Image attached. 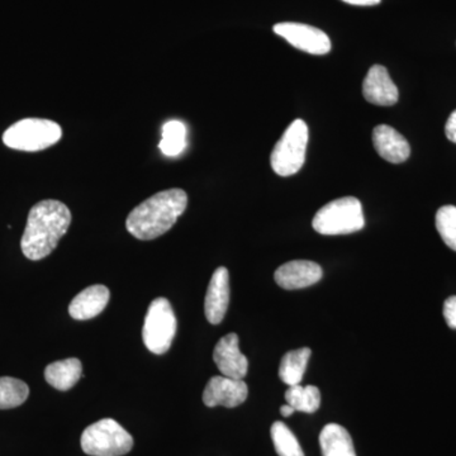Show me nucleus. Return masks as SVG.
Instances as JSON below:
<instances>
[{
  "label": "nucleus",
  "instance_id": "nucleus-17",
  "mask_svg": "<svg viewBox=\"0 0 456 456\" xmlns=\"http://www.w3.org/2000/svg\"><path fill=\"white\" fill-rule=\"evenodd\" d=\"M323 456H356L349 431L338 424H329L320 434Z\"/></svg>",
  "mask_w": 456,
  "mask_h": 456
},
{
  "label": "nucleus",
  "instance_id": "nucleus-26",
  "mask_svg": "<svg viewBox=\"0 0 456 456\" xmlns=\"http://www.w3.org/2000/svg\"><path fill=\"white\" fill-rule=\"evenodd\" d=\"M351 5H359V7H371V5L379 4L382 0H342Z\"/></svg>",
  "mask_w": 456,
  "mask_h": 456
},
{
  "label": "nucleus",
  "instance_id": "nucleus-5",
  "mask_svg": "<svg viewBox=\"0 0 456 456\" xmlns=\"http://www.w3.org/2000/svg\"><path fill=\"white\" fill-rule=\"evenodd\" d=\"M82 449L90 456H122L134 448V439L118 422L104 419L88 426L82 435Z\"/></svg>",
  "mask_w": 456,
  "mask_h": 456
},
{
  "label": "nucleus",
  "instance_id": "nucleus-13",
  "mask_svg": "<svg viewBox=\"0 0 456 456\" xmlns=\"http://www.w3.org/2000/svg\"><path fill=\"white\" fill-rule=\"evenodd\" d=\"M362 95L369 103L380 107L395 106L398 102V88L388 70L382 65L371 66L362 83Z\"/></svg>",
  "mask_w": 456,
  "mask_h": 456
},
{
  "label": "nucleus",
  "instance_id": "nucleus-11",
  "mask_svg": "<svg viewBox=\"0 0 456 456\" xmlns=\"http://www.w3.org/2000/svg\"><path fill=\"white\" fill-rule=\"evenodd\" d=\"M323 277V270L317 263L308 260H294L279 266L274 279L279 287L287 290L303 289L318 283Z\"/></svg>",
  "mask_w": 456,
  "mask_h": 456
},
{
  "label": "nucleus",
  "instance_id": "nucleus-8",
  "mask_svg": "<svg viewBox=\"0 0 456 456\" xmlns=\"http://www.w3.org/2000/svg\"><path fill=\"white\" fill-rule=\"evenodd\" d=\"M273 31L289 42L296 49L312 55H326L331 51V41L329 36L316 27L303 25V23L284 22L273 27Z\"/></svg>",
  "mask_w": 456,
  "mask_h": 456
},
{
  "label": "nucleus",
  "instance_id": "nucleus-12",
  "mask_svg": "<svg viewBox=\"0 0 456 456\" xmlns=\"http://www.w3.org/2000/svg\"><path fill=\"white\" fill-rule=\"evenodd\" d=\"M230 274L228 270L221 266L213 273L206 299H204V312L207 320L212 325H218L226 316L228 305H230Z\"/></svg>",
  "mask_w": 456,
  "mask_h": 456
},
{
  "label": "nucleus",
  "instance_id": "nucleus-14",
  "mask_svg": "<svg viewBox=\"0 0 456 456\" xmlns=\"http://www.w3.org/2000/svg\"><path fill=\"white\" fill-rule=\"evenodd\" d=\"M373 145L375 151L388 163H404L411 155L408 141L388 125H379L374 128Z\"/></svg>",
  "mask_w": 456,
  "mask_h": 456
},
{
  "label": "nucleus",
  "instance_id": "nucleus-4",
  "mask_svg": "<svg viewBox=\"0 0 456 456\" xmlns=\"http://www.w3.org/2000/svg\"><path fill=\"white\" fill-rule=\"evenodd\" d=\"M61 137V127L56 122L44 118H25L4 132L3 142L20 151L36 152L55 145Z\"/></svg>",
  "mask_w": 456,
  "mask_h": 456
},
{
  "label": "nucleus",
  "instance_id": "nucleus-16",
  "mask_svg": "<svg viewBox=\"0 0 456 456\" xmlns=\"http://www.w3.org/2000/svg\"><path fill=\"white\" fill-rule=\"evenodd\" d=\"M82 362L77 358L60 360L45 369V379L57 391H69L82 378Z\"/></svg>",
  "mask_w": 456,
  "mask_h": 456
},
{
  "label": "nucleus",
  "instance_id": "nucleus-2",
  "mask_svg": "<svg viewBox=\"0 0 456 456\" xmlns=\"http://www.w3.org/2000/svg\"><path fill=\"white\" fill-rule=\"evenodd\" d=\"M188 206L183 189L159 191L132 209L126 221L128 232L142 241L158 239L175 224Z\"/></svg>",
  "mask_w": 456,
  "mask_h": 456
},
{
  "label": "nucleus",
  "instance_id": "nucleus-18",
  "mask_svg": "<svg viewBox=\"0 0 456 456\" xmlns=\"http://www.w3.org/2000/svg\"><path fill=\"white\" fill-rule=\"evenodd\" d=\"M311 355L312 351L308 347H302V349L292 350L285 354L281 359V367H279V377H281V382L289 387L301 384Z\"/></svg>",
  "mask_w": 456,
  "mask_h": 456
},
{
  "label": "nucleus",
  "instance_id": "nucleus-22",
  "mask_svg": "<svg viewBox=\"0 0 456 456\" xmlns=\"http://www.w3.org/2000/svg\"><path fill=\"white\" fill-rule=\"evenodd\" d=\"M272 439L279 456H305L298 440L284 422L277 421L273 424Z\"/></svg>",
  "mask_w": 456,
  "mask_h": 456
},
{
  "label": "nucleus",
  "instance_id": "nucleus-9",
  "mask_svg": "<svg viewBox=\"0 0 456 456\" xmlns=\"http://www.w3.org/2000/svg\"><path fill=\"white\" fill-rule=\"evenodd\" d=\"M248 395V384L244 379L218 375L207 383L203 392V402L207 407L224 406L235 408L244 403Z\"/></svg>",
  "mask_w": 456,
  "mask_h": 456
},
{
  "label": "nucleus",
  "instance_id": "nucleus-6",
  "mask_svg": "<svg viewBox=\"0 0 456 456\" xmlns=\"http://www.w3.org/2000/svg\"><path fill=\"white\" fill-rule=\"evenodd\" d=\"M308 143V126L303 119H296L284 131L270 156V165L281 176H290L302 169Z\"/></svg>",
  "mask_w": 456,
  "mask_h": 456
},
{
  "label": "nucleus",
  "instance_id": "nucleus-20",
  "mask_svg": "<svg viewBox=\"0 0 456 456\" xmlns=\"http://www.w3.org/2000/svg\"><path fill=\"white\" fill-rule=\"evenodd\" d=\"M187 146V127L182 121H169L163 126V134L159 149L165 156H178Z\"/></svg>",
  "mask_w": 456,
  "mask_h": 456
},
{
  "label": "nucleus",
  "instance_id": "nucleus-15",
  "mask_svg": "<svg viewBox=\"0 0 456 456\" xmlns=\"http://www.w3.org/2000/svg\"><path fill=\"white\" fill-rule=\"evenodd\" d=\"M110 293L106 285L97 284L77 294L69 305V314L77 321L97 317L107 307Z\"/></svg>",
  "mask_w": 456,
  "mask_h": 456
},
{
  "label": "nucleus",
  "instance_id": "nucleus-3",
  "mask_svg": "<svg viewBox=\"0 0 456 456\" xmlns=\"http://www.w3.org/2000/svg\"><path fill=\"white\" fill-rule=\"evenodd\" d=\"M312 226L321 235H349L365 226L364 212L358 198L344 197L332 200L320 209Z\"/></svg>",
  "mask_w": 456,
  "mask_h": 456
},
{
  "label": "nucleus",
  "instance_id": "nucleus-7",
  "mask_svg": "<svg viewBox=\"0 0 456 456\" xmlns=\"http://www.w3.org/2000/svg\"><path fill=\"white\" fill-rule=\"evenodd\" d=\"M176 317L167 298H156L147 310L143 322L142 340L147 349L156 355L169 351L176 334Z\"/></svg>",
  "mask_w": 456,
  "mask_h": 456
},
{
  "label": "nucleus",
  "instance_id": "nucleus-10",
  "mask_svg": "<svg viewBox=\"0 0 456 456\" xmlns=\"http://www.w3.org/2000/svg\"><path fill=\"white\" fill-rule=\"evenodd\" d=\"M239 336L231 332L216 345L213 360L222 375L233 379H244L248 370V362L240 351Z\"/></svg>",
  "mask_w": 456,
  "mask_h": 456
},
{
  "label": "nucleus",
  "instance_id": "nucleus-24",
  "mask_svg": "<svg viewBox=\"0 0 456 456\" xmlns=\"http://www.w3.org/2000/svg\"><path fill=\"white\" fill-rule=\"evenodd\" d=\"M444 317L450 329L456 330V297H450L444 303Z\"/></svg>",
  "mask_w": 456,
  "mask_h": 456
},
{
  "label": "nucleus",
  "instance_id": "nucleus-21",
  "mask_svg": "<svg viewBox=\"0 0 456 456\" xmlns=\"http://www.w3.org/2000/svg\"><path fill=\"white\" fill-rule=\"evenodd\" d=\"M29 395L28 386L17 378H0V410H11L25 403Z\"/></svg>",
  "mask_w": 456,
  "mask_h": 456
},
{
  "label": "nucleus",
  "instance_id": "nucleus-1",
  "mask_svg": "<svg viewBox=\"0 0 456 456\" xmlns=\"http://www.w3.org/2000/svg\"><path fill=\"white\" fill-rule=\"evenodd\" d=\"M71 212L59 200H41L32 207L20 241L27 259L37 261L55 250L71 224Z\"/></svg>",
  "mask_w": 456,
  "mask_h": 456
},
{
  "label": "nucleus",
  "instance_id": "nucleus-19",
  "mask_svg": "<svg viewBox=\"0 0 456 456\" xmlns=\"http://www.w3.org/2000/svg\"><path fill=\"white\" fill-rule=\"evenodd\" d=\"M285 401L296 412L314 413L321 406V392L317 387L297 384L285 392Z\"/></svg>",
  "mask_w": 456,
  "mask_h": 456
},
{
  "label": "nucleus",
  "instance_id": "nucleus-25",
  "mask_svg": "<svg viewBox=\"0 0 456 456\" xmlns=\"http://www.w3.org/2000/svg\"><path fill=\"white\" fill-rule=\"evenodd\" d=\"M445 134L452 142L456 143V110L450 114L448 122H446Z\"/></svg>",
  "mask_w": 456,
  "mask_h": 456
},
{
  "label": "nucleus",
  "instance_id": "nucleus-23",
  "mask_svg": "<svg viewBox=\"0 0 456 456\" xmlns=\"http://www.w3.org/2000/svg\"><path fill=\"white\" fill-rule=\"evenodd\" d=\"M436 228L445 245L456 251V207H441L436 213Z\"/></svg>",
  "mask_w": 456,
  "mask_h": 456
},
{
  "label": "nucleus",
  "instance_id": "nucleus-27",
  "mask_svg": "<svg viewBox=\"0 0 456 456\" xmlns=\"http://www.w3.org/2000/svg\"><path fill=\"white\" fill-rule=\"evenodd\" d=\"M294 412H296V411H294V408L289 406V404H285V406H281V413L284 417L292 416Z\"/></svg>",
  "mask_w": 456,
  "mask_h": 456
}]
</instances>
